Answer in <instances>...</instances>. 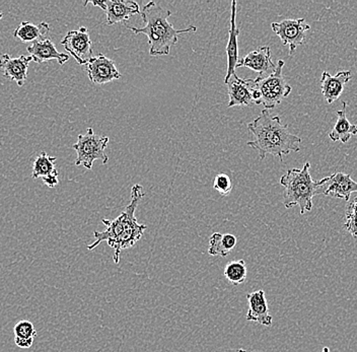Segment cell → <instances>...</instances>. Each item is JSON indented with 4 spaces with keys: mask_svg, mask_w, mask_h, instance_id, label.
<instances>
[{
    "mask_svg": "<svg viewBox=\"0 0 357 352\" xmlns=\"http://www.w3.org/2000/svg\"><path fill=\"white\" fill-rule=\"evenodd\" d=\"M144 196V188L139 184L134 185L131 189L130 204L115 220H102L106 229L104 231H93L96 240L89 245L88 250L93 251L102 242H107L114 250V262L118 264L121 252L131 248L144 237L147 227L138 224L135 217L136 208Z\"/></svg>",
    "mask_w": 357,
    "mask_h": 352,
    "instance_id": "1",
    "label": "cell"
},
{
    "mask_svg": "<svg viewBox=\"0 0 357 352\" xmlns=\"http://www.w3.org/2000/svg\"><path fill=\"white\" fill-rule=\"evenodd\" d=\"M248 129L255 139L248 142V146L258 151L261 160L268 155L278 157L282 162L283 155L301 151V138L292 135L289 125L281 122L279 116H272L269 110L264 109Z\"/></svg>",
    "mask_w": 357,
    "mask_h": 352,
    "instance_id": "2",
    "label": "cell"
},
{
    "mask_svg": "<svg viewBox=\"0 0 357 352\" xmlns=\"http://www.w3.org/2000/svg\"><path fill=\"white\" fill-rule=\"evenodd\" d=\"M140 15L145 24L144 28H135L127 24L125 26L135 35L147 36L149 55L153 57L169 55L172 47L178 43V35L197 31V28L194 26L181 30L174 28L173 24L169 23V17L172 15L171 10L162 8L153 1H149L144 6Z\"/></svg>",
    "mask_w": 357,
    "mask_h": 352,
    "instance_id": "3",
    "label": "cell"
},
{
    "mask_svg": "<svg viewBox=\"0 0 357 352\" xmlns=\"http://www.w3.org/2000/svg\"><path fill=\"white\" fill-rule=\"evenodd\" d=\"M311 164L305 162L301 169H291L281 177L280 184L284 187L283 204L287 208L298 206L301 215L312 209V199L320 194V181H314L310 174Z\"/></svg>",
    "mask_w": 357,
    "mask_h": 352,
    "instance_id": "4",
    "label": "cell"
},
{
    "mask_svg": "<svg viewBox=\"0 0 357 352\" xmlns=\"http://www.w3.org/2000/svg\"><path fill=\"white\" fill-rule=\"evenodd\" d=\"M284 66L283 60H278L276 70L271 75L255 79V90L260 95V105H263L267 110L275 108L291 93V86L283 77Z\"/></svg>",
    "mask_w": 357,
    "mask_h": 352,
    "instance_id": "5",
    "label": "cell"
},
{
    "mask_svg": "<svg viewBox=\"0 0 357 352\" xmlns=\"http://www.w3.org/2000/svg\"><path fill=\"white\" fill-rule=\"evenodd\" d=\"M109 137H100L93 132V128H89L86 135H78L77 144H73V148L77 151V166H84L88 170L93 169L96 160H102L106 164L109 157L105 153L108 146Z\"/></svg>",
    "mask_w": 357,
    "mask_h": 352,
    "instance_id": "6",
    "label": "cell"
},
{
    "mask_svg": "<svg viewBox=\"0 0 357 352\" xmlns=\"http://www.w3.org/2000/svg\"><path fill=\"white\" fill-rule=\"evenodd\" d=\"M272 30L280 38L283 45L289 46V55L296 52L298 46L305 42L307 31L311 29L305 19H285L271 24Z\"/></svg>",
    "mask_w": 357,
    "mask_h": 352,
    "instance_id": "7",
    "label": "cell"
},
{
    "mask_svg": "<svg viewBox=\"0 0 357 352\" xmlns=\"http://www.w3.org/2000/svg\"><path fill=\"white\" fill-rule=\"evenodd\" d=\"M61 44L69 56L75 58L78 66H86L93 57V41L86 26H80L78 30L67 33Z\"/></svg>",
    "mask_w": 357,
    "mask_h": 352,
    "instance_id": "8",
    "label": "cell"
},
{
    "mask_svg": "<svg viewBox=\"0 0 357 352\" xmlns=\"http://www.w3.org/2000/svg\"><path fill=\"white\" fill-rule=\"evenodd\" d=\"M89 4L105 10L109 26L119 23L126 24V22L134 15L142 13L137 2L133 0H93L84 2V6Z\"/></svg>",
    "mask_w": 357,
    "mask_h": 352,
    "instance_id": "9",
    "label": "cell"
},
{
    "mask_svg": "<svg viewBox=\"0 0 357 352\" xmlns=\"http://www.w3.org/2000/svg\"><path fill=\"white\" fill-rule=\"evenodd\" d=\"M320 194L325 196L341 198L348 202L352 194L357 193V182L348 174L337 171L320 180Z\"/></svg>",
    "mask_w": 357,
    "mask_h": 352,
    "instance_id": "10",
    "label": "cell"
},
{
    "mask_svg": "<svg viewBox=\"0 0 357 352\" xmlns=\"http://www.w3.org/2000/svg\"><path fill=\"white\" fill-rule=\"evenodd\" d=\"M86 73L91 82L97 84H108L112 80L122 77L115 62L102 54L91 58V61L86 64Z\"/></svg>",
    "mask_w": 357,
    "mask_h": 352,
    "instance_id": "11",
    "label": "cell"
},
{
    "mask_svg": "<svg viewBox=\"0 0 357 352\" xmlns=\"http://www.w3.org/2000/svg\"><path fill=\"white\" fill-rule=\"evenodd\" d=\"M238 68H247L259 73V77H266L276 70V64L272 61L271 50L269 47H259L245 57L238 60Z\"/></svg>",
    "mask_w": 357,
    "mask_h": 352,
    "instance_id": "12",
    "label": "cell"
},
{
    "mask_svg": "<svg viewBox=\"0 0 357 352\" xmlns=\"http://www.w3.org/2000/svg\"><path fill=\"white\" fill-rule=\"evenodd\" d=\"M225 84L229 89V108L236 106L252 107L255 105L253 99L255 79H242L234 75Z\"/></svg>",
    "mask_w": 357,
    "mask_h": 352,
    "instance_id": "13",
    "label": "cell"
},
{
    "mask_svg": "<svg viewBox=\"0 0 357 352\" xmlns=\"http://www.w3.org/2000/svg\"><path fill=\"white\" fill-rule=\"evenodd\" d=\"M33 58L22 55L13 57L8 54L0 56V71L6 79L17 82V86H24L28 79V70Z\"/></svg>",
    "mask_w": 357,
    "mask_h": 352,
    "instance_id": "14",
    "label": "cell"
},
{
    "mask_svg": "<svg viewBox=\"0 0 357 352\" xmlns=\"http://www.w3.org/2000/svg\"><path fill=\"white\" fill-rule=\"evenodd\" d=\"M352 79L351 71H339L335 75L324 71L321 77V88L323 97L328 104H333L340 98L344 91L345 84Z\"/></svg>",
    "mask_w": 357,
    "mask_h": 352,
    "instance_id": "15",
    "label": "cell"
},
{
    "mask_svg": "<svg viewBox=\"0 0 357 352\" xmlns=\"http://www.w3.org/2000/svg\"><path fill=\"white\" fill-rule=\"evenodd\" d=\"M236 1L233 0L231 1V23H229V41L227 45V75L225 77V84L229 82V79L236 75V68L238 66V38L240 35V30L236 24Z\"/></svg>",
    "mask_w": 357,
    "mask_h": 352,
    "instance_id": "16",
    "label": "cell"
},
{
    "mask_svg": "<svg viewBox=\"0 0 357 352\" xmlns=\"http://www.w3.org/2000/svg\"><path fill=\"white\" fill-rule=\"evenodd\" d=\"M28 52L33 58V61L38 64L45 63L50 60H56L59 66H64L70 58L68 54L59 52L52 40L49 38L31 44L28 47Z\"/></svg>",
    "mask_w": 357,
    "mask_h": 352,
    "instance_id": "17",
    "label": "cell"
},
{
    "mask_svg": "<svg viewBox=\"0 0 357 352\" xmlns=\"http://www.w3.org/2000/svg\"><path fill=\"white\" fill-rule=\"evenodd\" d=\"M247 300L249 303V311L245 317L247 320L258 323L263 326H271L273 318L269 314L265 291L260 289V291L248 293Z\"/></svg>",
    "mask_w": 357,
    "mask_h": 352,
    "instance_id": "18",
    "label": "cell"
},
{
    "mask_svg": "<svg viewBox=\"0 0 357 352\" xmlns=\"http://www.w3.org/2000/svg\"><path fill=\"white\" fill-rule=\"evenodd\" d=\"M49 32L50 26L47 23L36 24L31 22H22L13 32V37L20 40L22 43L33 44L46 39Z\"/></svg>",
    "mask_w": 357,
    "mask_h": 352,
    "instance_id": "19",
    "label": "cell"
},
{
    "mask_svg": "<svg viewBox=\"0 0 357 352\" xmlns=\"http://www.w3.org/2000/svg\"><path fill=\"white\" fill-rule=\"evenodd\" d=\"M342 110L338 111L337 115L336 123L329 133L330 139L332 141H341L342 144H347L350 138L357 135V125L350 123L346 117V109H347V102H343Z\"/></svg>",
    "mask_w": 357,
    "mask_h": 352,
    "instance_id": "20",
    "label": "cell"
},
{
    "mask_svg": "<svg viewBox=\"0 0 357 352\" xmlns=\"http://www.w3.org/2000/svg\"><path fill=\"white\" fill-rule=\"evenodd\" d=\"M236 245V236L231 234L214 233L209 240L208 254L211 256L227 257Z\"/></svg>",
    "mask_w": 357,
    "mask_h": 352,
    "instance_id": "21",
    "label": "cell"
},
{
    "mask_svg": "<svg viewBox=\"0 0 357 352\" xmlns=\"http://www.w3.org/2000/svg\"><path fill=\"white\" fill-rule=\"evenodd\" d=\"M56 160H57V158L51 157V155H47L45 151H42L33 160V179H39V178L44 179V178L53 175L56 171H58L56 170Z\"/></svg>",
    "mask_w": 357,
    "mask_h": 352,
    "instance_id": "22",
    "label": "cell"
},
{
    "mask_svg": "<svg viewBox=\"0 0 357 352\" xmlns=\"http://www.w3.org/2000/svg\"><path fill=\"white\" fill-rule=\"evenodd\" d=\"M225 277L231 282V284H243L247 280L248 269L244 260H238V261H231L225 266Z\"/></svg>",
    "mask_w": 357,
    "mask_h": 352,
    "instance_id": "23",
    "label": "cell"
},
{
    "mask_svg": "<svg viewBox=\"0 0 357 352\" xmlns=\"http://www.w3.org/2000/svg\"><path fill=\"white\" fill-rule=\"evenodd\" d=\"M346 231L357 240V193L350 197L346 206Z\"/></svg>",
    "mask_w": 357,
    "mask_h": 352,
    "instance_id": "24",
    "label": "cell"
},
{
    "mask_svg": "<svg viewBox=\"0 0 357 352\" xmlns=\"http://www.w3.org/2000/svg\"><path fill=\"white\" fill-rule=\"evenodd\" d=\"M13 332H15V337L24 338V339H35L37 336L35 326L28 320H22L17 323Z\"/></svg>",
    "mask_w": 357,
    "mask_h": 352,
    "instance_id": "25",
    "label": "cell"
},
{
    "mask_svg": "<svg viewBox=\"0 0 357 352\" xmlns=\"http://www.w3.org/2000/svg\"><path fill=\"white\" fill-rule=\"evenodd\" d=\"M213 188L215 189L218 192H220V195L227 196L233 190V183L229 176L227 174L220 173L214 178Z\"/></svg>",
    "mask_w": 357,
    "mask_h": 352,
    "instance_id": "26",
    "label": "cell"
},
{
    "mask_svg": "<svg viewBox=\"0 0 357 352\" xmlns=\"http://www.w3.org/2000/svg\"><path fill=\"white\" fill-rule=\"evenodd\" d=\"M59 171H56L53 175L48 176V177L44 178L43 182L46 186H48L49 188H54L55 186H57L59 184Z\"/></svg>",
    "mask_w": 357,
    "mask_h": 352,
    "instance_id": "27",
    "label": "cell"
},
{
    "mask_svg": "<svg viewBox=\"0 0 357 352\" xmlns=\"http://www.w3.org/2000/svg\"><path fill=\"white\" fill-rule=\"evenodd\" d=\"M33 340L35 339H24V338L15 337V345L21 349H28L32 347Z\"/></svg>",
    "mask_w": 357,
    "mask_h": 352,
    "instance_id": "28",
    "label": "cell"
},
{
    "mask_svg": "<svg viewBox=\"0 0 357 352\" xmlns=\"http://www.w3.org/2000/svg\"><path fill=\"white\" fill-rule=\"evenodd\" d=\"M321 352H330V349L329 347H324V349H322V351Z\"/></svg>",
    "mask_w": 357,
    "mask_h": 352,
    "instance_id": "29",
    "label": "cell"
},
{
    "mask_svg": "<svg viewBox=\"0 0 357 352\" xmlns=\"http://www.w3.org/2000/svg\"><path fill=\"white\" fill-rule=\"evenodd\" d=\"M236 352H250V351H245V349H238V351H236Z\"/></svg>",
    "mask_w": 357,
    "mask_h": 352,
    "instance_id": "30",
    "label": "cell"
},
{
    "mask_svg": "<svg viewBox=\"0 0 357 352\" xmlns=\"http://www.w3.org/2000/svg\"><path fill=\"white\" fill-rule=\"evenodd\" d=\"M2 17H3V13H2L1 10H0V21H1Z\"/></svg>",
    "mask_w": 357,
    "mask_h": 352,
    "instance_id": "31",
    "label": "cell"
}]
</instances>
